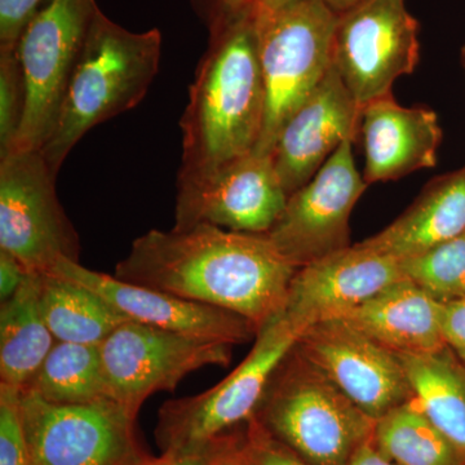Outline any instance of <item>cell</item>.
<instances>
[{"label": "cell", "instance_id": "7a4b0ae2", "mask_svg": "<svg viewBox=\"0 0 465 465\" xmlns=\"http://www.w3.org/2000/svg\"><path fill=\"white\" fill-rule=\"evenodd\" d=\"M255 12L208 39L180 119L179 174L206 173L258 146L266 99Z\"/></svg>", "mask_w": 465, "mask_h": 465}, {"label": "cell", "instance_id": "6da1fadb", "mask_svg": "<svg viewBox=\"0 0 465 465\" xmlns=\"http://www.w3.org/2000/svg\"><path fill=\"white\" fill-rule=\"evenodd\" d=\"M298 269L266 234L200 224L136 238L114 275L240 314L259 332L282 313Z\"/></svg>", "mask_w": 465, "mask_h": 465}, {"label": "cell", "instance_id": "f1b7e54d", "mask_svg": "<svg viewBox=\"0 0 465 465\" xmlns=\"http://www.w3.org/2000/svg\"><path fill=\"white\" fill-rule=\"evenodd\" d=\"M246 465H312L268 432L253 416L244 432Z\"/></svg>", "mask_w": 465, "mask_h": 465}, {"label": "cell", "instance_id": "f35d334b", "mask_svg": "<svg viewBox=\"0 0 465 465\" xmlns=\"http://www.w3.org/2000/svg\"><path fill=\"white\" fill-rule=\"evenodd\" d=\"M461 60H463V66H464V70H465V45H464L463 50H461Z\"/></svg>", "mask_w": 465, "mask_h": 465}, {"label": "cell", "instance_id": "1f68e13d", "mask_svg": "<svg viewBox=\"0 0 465 465\" xmlns=\"http://www.w3.org/2000/svg\"><path fill=\"white\" fill-rule=\"evenodd\" d=\"M442 327L449 348L465 367V300L442 302Z\"/></svg>", "mask_w": 465, "mask_h": 465}, {"label": "cell", "instance_id": "3957f363", "mask_svg": "<svg viewBox=\"0 0 465 465\" xmlns=\"http://www.w3.org/2000/svg\"><path fill=\"white\" fill-rule=\"evenodd\" d=\"M162 43L158 29L131 32L96 9L56 124L41 149L52 173L57 176L92 128L142 104L161 66Z\"/></svg>", "mask_w": 465, "mask_h": 465}, {"label": "cell", "instance_id": "5b68a950", "mask_svg": "<svg viewBox=\"0 0 465 465\" xmlns=\"http://www.w3.org/2000/svg\"><path fill=\"white\" fill-rule=\"evenodd\" d=\"M265 121L255 153L271 155L291 115L332 65L338 15L323 0H293L273 11L256 8Z\"/></svg>", "mask_w": 465, "mask_h": 465}, {"label": "cell", "instance_id": "8fae6325", "mask_svg": "<svg viewBox=\"0 0 465 465\" xmlns=\"http://www.w3.org/2000/svg\"><path fill=\"white\" fill-rule=\"evenodd\" d=\"M32 465H127L145 454L136 418L109 399L56 405L21 388Z\"/></svg>", "mask_w": 465, "mask_h": 465}, {"label": "cell", "instance_id": "83f0119b", "mask_svg": "<svg viewBox=\"0 0 465 465\" xmlns=\"http://www.w3.org/2000/svg\"><path fill=\"white\" fill-rule=\"evenodd\" d=\"M0 465H32L21 388L0 382Z\"/></svg>", "mask_w": 465, "mask_h": 465}, {"label": "cell", "instance_id": "74e56055", "mask_svg": "<svg viewBox=\"0 0 465 465\" xmlns=\"http://www.w3.org/2000/svg\"><path fill=\"white\" fill-rule=\"evenodd\" d=\"M290 2H293V0H262L258 9H262V11H273V9L289 5Z\"/></svg>", "mask_w": 465, "mask_h": 465}, {"label": "cell", "instance_id": "484cf974", "mask_svg": "<svg viewBox=\"0 0 465 465\" xmlns=\"http://www.w3.org/2000/svg\"><path fill=\"white\" fill-rule=\"evenodd\" d=\"M400 264L407 280L440 302L465 300V232Z\"/></svg>", "mask_w": 465, "mask_h": 465}, {"label": "cell", "instance_id": "8992f818", "mask_svg": "<svg viewBox=\"0 0 465 465\" xmlns=\"http://www.w3.org/2000/svg\"><path fill=\"white\" fill-rule=\"evenodd\" d=\"M302 332L283 316L259 330L249 356L224 381L159 409L155 440L162 452L191 454L240 430L256 415L275 370Z\"/></svg>", "mask_w": 465, "mask_h": 465}, {"label": "cell", "instance_id": "e575fe53", "mask_svg": "<svg viewBox=\"0 0 465 465\" xmlns=\"http://www.w3.org/2000/svg\"><path fill=\"white\" fill-rule=\"evenodd\" d=\"M244 432L246 428L243 430H237L226 434L220 443L213 465H246Z\"/></svg>", "mask_w": 465, "mask_h": 465}, {"label": "cell", "instance_id": "ffe728a7", "mask_svg": "<svg viewBox=\"0 0 465 465\" xmlns=\"http://www.w3.org/2000/svg\"><path fill=\"white\" fill-rule=\"evenodd\" d=\"M465 232V167L433 180L390 226L362 243L397 262Z\"/></svg>", "mask_w": 465, "mask_h": 465}, {"label": "cell", "instance_id": "603a6c76", "mask_svg": "<svg viewBox=\"0 0 465 465\" xmlns=\"http://www.w3.org/2000/svg\"><path fill=\"white\" fill-rule=\"evenodd\" d=\"M42 305L52 335L60 342L100 345L130 321L99 293L54 274H43Z\"/></svg>", "mask_w": 465, "mask_h": 465}, {"label": "cell", "instance_id": "9a60e30c", "mask_svg": "<svg viewBox=\"0 0 465 465\" xmlns=\"http://www.w3.org/2000/svg\"><path fill=\"white\" fill-rule=\"evenodd\" d=\"M403 278L400 262L361 242L299 268L282 314L302 332L347 316Z\"/></svg>", "mask_w": 465, "mask_h": 465}, {"label": "cell", "instance_id": "f546056e", "mask_svg": "<svg viewBox=\"0 0 465 465\" xmlns=\"http://www.w3.org/2000/svg\"><path fill=\"white\" fill-rule=\"evenodd\" d=\"M50 0H0V54L17 50L30 21Z\"/></svg>", "mask_w": 465, "mask_h": 465}, {"label": "cell", "instance_id": "d590c367", "mask_svg": "<svg viewBox=\"0 0 465 465\" xmlns=\"http://www.w3.org/2000/svg\"><path fill=\"white\" fill-rule=\"evenodd\" d=\"M347 465H399L391 461L390 458L376 448L374 440L370 439L354 452L353 457Z\"/></svg>", "mask_w": 465, "mask_h": 465}, {"label": "cell", "instance_id": "8d00e7d4", "mask_svg": "<svg viewBox=\"0 0 465 465\" xmlns=\"http://www.w3.org/2000/svg\"><path fill=\"white\" fill-rule=\"evenodd\" d=\"M330 8L335 12L336 15H341L348 9L356 7L361 3L367 2V0H323Z\"/></svg>", "mask_w": 465, "mask_h": 465}, {"label": "cell", "instance_id": "2e32d148", "mask_svg": "<svg viewBox=\"0 0 465 465\" xmlns=\"http://www.w3.org/2000/svg\"><path fill=\"white\" fill-rule=\"evenodd\" d=\"M362 106L331 65L316 90L283 125L271 155L284 192L304 186L347 140L360 136Z\"/></svg>", "mask_w": 465, "mask_h": 465}, {"label": "cell", "instance_id": "5bb4252c", "mask_svg": "<svg viewBox=\"0 0 465 465\" xmlns=\"http://www.w3.org/2000/svg\"><path fill=\"white\" fill-rule=\"evenodd\" d=\"M295 347L374 420L412 399L400 357L341 318L309 326Z\"/></svg>", "mask_w": 465, "mask_h": 465}, {"label": "cell", "instance_id": "30bf717a", "mask_svg": "<svg viewBox=\"0 0 465 465\" xmlns=\"http://www.w3.org/2000/svg\"><path fill=\"white\" fill-rule=\"evenodd\" d=\"M419 58V24L405 0H367L338 15L332 65L361 106L391 94Z\"/></svg>", "mask_w": 465, "mask_h": 465}, {"label": "cell", "instance_id": "d6a6232c", "mask_svg": "<svg viewBox=\"0 0 465 465\" xmlns=\"http://www.w3.org/2000/svg\"><path fill=\"white\" fill-rule=\"evenodd\" d=\"M224 437L211 443L207 449L202 450V451L191 452V454L162 452L161 457H152L145 452L142 457L127 465H213L217 450Z\"/></svg>", "mask_w": 465, "mask_h": 465}, {"label": "cell", "instance_id": "4dcf8cb0", "mask_svg": "<svg viewBox=\"0 0 465 465\" xmlns=\"http://www.w3.org/2000/svg\"><path fill=\"white\" fill-rule=\"evenodd\" d=\"M260 2L262 0H191V5L211 35L250 16Z\"/></svg>", "mask_w": 465, "mask_h": 465}, {"label": "cell", "instance_id": "cb8c5ba5", "mask_svg": "<svg viewBox=\"0 0 465 465\" xmlns=\"http://www.w3.org/2000/svg\"><path fill=\"white\" fill-rule=\"evenodd\" d=\"M24 388L56 405H84L106 399L99 345L57 341Z\"/></svg>", "mask_w": 465, "mask_h": 465}, {"label": "cell", "instance_id": "ba28073f", "mask_svg": "<svg viewBox=\"0 0 465 465\" xmlns=\"http://www.w3.org/2000/svg\"><path fill=\"white\" fill-rule=\"evenodd\" d=\"M99 347L109 399L136 418L157 391H173L202 367L228 366L232 345L127 321Z\"/></svg>", "mask_w": 465, "mask_h": 465}, {"label": "cell", "instance_id": "4316f807", "mask_svg": "<svg viewBox=\"0 0 465 465\" xmlns=\"http://www.w3.org/2000/svg\"><path fill=\"white\" fill-rule=\"evenodd\" d=\"M25 112V76L16 51L0 54V157L14 149Z\"/></svg>", "mask_w": 465, "mask_h": 465}, {"label": "cell", "instance_id": "44dd1931", "mask_svg": "<svg viewBox=\"0 0 465 465\" xmlns=\"http://www.w3.org/2000/svg\"><path fill=\"white\" fill-rule=\"evenodd\" d=\"M43 274L27 273L0 308V382L24 388L56 344L42 305Z\"/></svg>", "mask_w": 465, "mask_h": 465}, {"label": "cell", "instance_id": "d6986e66", "mask_svg": "<svg viewBox=\"0 0 465 465\" xmlns=\"http://www.w3.org/2000/svg\"><path fill=\"white\" fill-rule=\"evenodd\" d=\"M341 320L397 356H423L448 348L442 302L403 278Z\"/></svg>", "mask_w": 465, "mask_h": 465}, {"label": "cell", "instance_id": "7402d4cb", "mask_svg": "<svg viewBox=\"0 0 465 465\" xmlns=\"http://www.w3.org/2000/svg\"><path fill=\"white\" fill-rule=\"evenodd\" d=\"M421 411L457 450L465 465V367L451 349L399 356Z\"/></svg>", "mask_w": 465, "mask_h": 465}, {"label": "cell", "instance_id": "277c9868", "mask_svg": "<svg viewBox=\"0 0 465 465\" xmlns=\"http://www.w3.org/2000/svg\"><path fill=\"white\" fill-rule=\"evenodd\" d=\"M255 418L312 465H347L376 423L295 345L272 376Z\"/></svg>", "mask_w": 465, "mask_h": 465}, {"label": "cell", "instance_id": "4fadbf2b", "mask_svg": "<svg viewBox=\"0 0 465 465\" xmlns=\"http://www.w3.org/2000/svg\"><path fill=\"white\" fill-rule=\"evenodd\" d=\"M353 142L333 152L304 186L287 198L271 231L265 232L281 255L298 268L351 246L349 220L367 189L353 158Z\"/></svg>", "mask_w": 465, "mask_h": 465}, {"label": "cell", "instance_id": "d4e9b609", "mask_svg": "<svg viewBox=\"0 0 465 465\" xmlns=\"http://www.w3.org/2000/svg\"><path fill=\"white\" fill-rule=\"evenodd\" d=\"M372 440L385 457L399 465H464L414 397L376 420Z\"/></svg>", "mask_w": 465, "mask_h": 465}, {"label": "cell", "instance_id": "ac0fdd59", "mask_svg": "<svg viewBox=\"0 0 465 465\" xmlns=\"http://www.w3.org/2000/svg\"><path fill=\"white\" fill-rule=\"evenodd\" d=\"M358 137L365 150L363 179L370 185L436 166L442 130L433 110L405 108L391 94L362 106Z\"/></svg>", "mask_w": 465, "mask_h": 465}, {"label": "cell", "instance_id": "7c38bea8", "mask_svg": "<svg viewBox=\"0 0 465 465\" xmlns=\"http://www.w3.org/2000/svg\"><path fill=\"white\" fill-rule=\"evenodd\" d=\"M287 198L272 155L250 153L206 173L179 174L173 228L210 224L265 234Z\"/></svg>", "mask_w": 465, "mask_h": 465}, {"label": "cell", "instance_id": "9c48e42d", "mask_svg": "<svg viewBox=\"0 0 465 465\" xmlns=\"http://www.w3.org/2000/svg\"><path fill=\"white\" fill-rule=\"evenodd\" d=\"M97 8L96 0H50L24 30L16 54L26 112L12 150H41L47 142Z\"/></svg>", "mask_w": 465, "mask_h": 465}, {"label": "cell", "instance_id": "e0dca14e", "mask_svg": "<svg viewBox=\"0 0 465 465\" xmlns=\"http://www.w3.org/2000/svg\"><path fill=\"white\" fill-rule=\"evenodd\" d=\"M48 274L66 278L94 291L134 322L217 339L232 345L252 341L258 335L256 327L240 314L124 282L115 275L91 271L72 260H61Z\"/></svg>", "mask_w": 465, "mask_h": 465}, {"label": "cell", "instance_id": "836d02e7", "mask_svg": "<svg viewBox=\"0 0 465 465\" xmlns=\"http://www.w3.org/2000/svg\"><path fill=\"white\" fill-rule=\"evenodd\" d=\"M29 273L25 266L5 251H0V299L5 302L14 295Z\"/></svg>", "mask_w": 465, "mask_h": 465}, {"label": "cell", "instance_id": "52a82bcc", "mask_svg": "<svg viewBox=\"0 0 465 465\" xmlns=\"http://www.w3.org/2000/svg\"><path fill=\"white\" fill-rule=\"evenodd\" d=\"M56 180L41 150L0 157V251L32 273H51L61 260L79 262V234L58 200Z\"/></svg>", "mask_w": 465, "mask_h": 465}]
</instances>
